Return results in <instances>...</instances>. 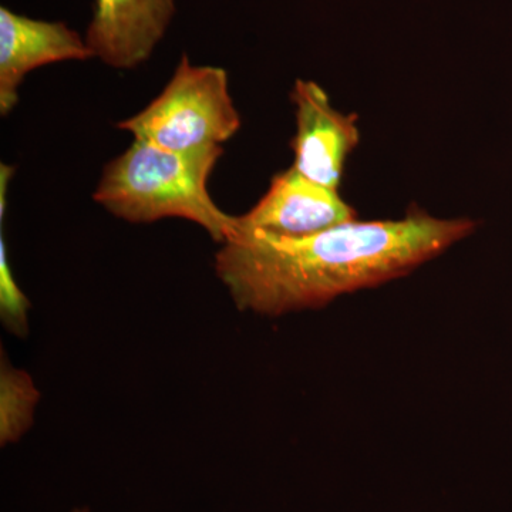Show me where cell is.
Segmentation results:
<instances>
[{"instance_id":"30bf717a","label":"cell","mask_w":512,"mask_h":512,"mask_svg":"<svg viewBox=\"0 0 512 512\" xmlns=\"http://www.w3.org/2000/svg\"><path fill=\"white\" fill-rule=\"evenodd\" d=\"M70 512H90V508L86 507V505H83V507L73 508V510Z\"/></svg>"},{"instance_id":"3957f363","label":"cell","mask_w":512,"mask_h":512,"mask_svg":"<svg viewBox=\"0 0 512 512\" xmlns=\"http://www.w3.org/2000/svg\"><path fill=\"white\" fill-rule=\"evenodd\" d=\"M117 127L164 150L192 151L227 143L241 128V116L227 70L197 66L183 55L163 92Z\"/></svg>"},{"instance_id":"5b68a950","label":"cell","mask_w":512,"mask_h":512,"mask_svg":"<svg viewBox=\"0 0 512 512\" xmlns=\"http://www.w3.org/2000/svg\"><path fill=\"white\" fill-rule=\"evenodd\" d=\"M93 53L86 37L64 22L33 19L0 8V114L8 116L19 101L23 80L47 64L84 62Z\"/></svg>"},{"instance_id":"9c48e42d","label":"cell","mask_w":512,"mask_h":512,"mask_svg":"<svg viewBox=\"0 0 512 512\" xmlns=\"http://www.w3.org/2000/svg\"><path fill=\"white\" fill-rule=\"evenodd\" d=\"M30 302L10 269L5 238L0 239V318L8 332L26 336L29 332Z\"/></svg>"},{"instance_id":"8992f818","label":"cell","mask_w":512,"mask_h":512,"mask_svg":"<svg viewBox=\"0 0 512 512\" xmlns=\"http://www.w3.org/2000/svg\"><path fill=\"white\" fill-rule=\"evenodd\" d=\"M355 220L356 211L338 190L313 183L291 167L274 175L251 210L235 215V228L305 237Z\"/></svg>"},{"instance_id":"7a4b0ae2","label":"cell","mask_w":512,"mask_h":512,"mask_svg":"<svg viewBox=\"0 0 512 512\" xmlns=\"http://www.w3.org/2000/svg\"><path fill=\"white\" fill-rule=\"evenodd\" d=\"M222 156V146L171 151L134 140L104 167L94 201L133 224L190 221L222 244L235 234V215L222 211L208 190Z\"/></svg>"},{"instance_id":"277c9868","label":"cell","mask_w":512,"mask_h":512,"mask_svg":"<svg viewBox=\"0 0 512 512\" xmlns=\"http://www.w3.org/2000/svg\"><path fill=\"white\" fill-rule=\"evenodd\" d=\"M296 133L292 168L323 187L338 190L346 160L359 146L356 114H345L330 103L328 93L312 80H296L291 90Z\"/></svg>"},{"instance_id":"6da1fadb","label":"cell","mask_w":512,"mask_h":512,"mask_svg":"<svg viewBox=\"0 0 512 512\" xmlns=\"http://www.w3.org/2000/svg\"><path fill=\"white\" fill-rule=\"evenodd\" d=\"M476 229L471 218L419 207L400 220H355L305 237L235 228L214 269L238 311L279 318L404 278Z\"/></svg>"},{"instance_id":"52a82bcc","label":"cell","mask_w":512,"mask_h":512,"mask_svg":"<svg viewBox=\"0 0 512 512\" xmlns=\"http://www.w3.org/2000/svg\"><path fill=\"white\" fill-rule=\"evenodd\" d=\"M175 12V0H94L84 37L107 66L136 69L153 55Z\"/></svg>"},{"instance_id":"ba28073f","label":"cell","mask_w":512,"mask_h":512,"mask_svg":"<svg viewBox=\"0 0 512 512\" xmlns=\"http://www.w3.org/2000/svg\"><path fill=\"white\" fill-rule=\"evenodd\" d=\"M40 392L32 377L2 355L0 366V444L18 443L33 426Z\"/></svg>"}]
</instances>
